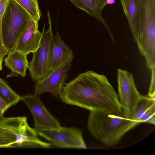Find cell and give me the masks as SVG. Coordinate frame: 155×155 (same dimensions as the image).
<instances>
[{
  "label": "cell",
  "instance_id": "obj_21",
  "mask_svg": "<svg viewBox=\"0 0 155 155\" xmlns=\"http://www.w3.org/2000/svg\"><path fill=\"white\" fill-rule=\"evenodd\" d=\"M11 106L0 97V116H3L4 112Z\"/></svg>",
  "mask_w": 155,
  "mask_h": 155
},
{
  "label": "cell",
  "instance_id": "obj_17",
  "mask_svg": "<svg viewBox=\"0 0 155 155\" xmlns=\"http://www.w3.org/2000/svg\"><path fill=\"white\" fill-rule=\"evenodd\" d=\"M0 97L11 107L20 101L21 97L14 91L4 80L0 77Z\"/></svg>",
  "mask_w": 155,
  "mask_h": 155
},
{
  "label": "cell",
  "instance_id": "obj_2",
  "mask_svg": "<svg viewBox=\"0 0 155 155\" xmlns=\"http://www.w3.org/2000/svg\"><path fill=\"white\" fill-rule=\"evenodd\" d=\"M140 124L120 110L90 111L87 127L90 133L107 147L117 144L128 131Z\"/></svg>",
  "mask_w": 155,
  "mask_h": 155
},
{
  "label": "cell",
  "instance_id": "obj_5",
  "mask_svg": "<svg viewBox=\"0 0 155 155\" xmlns=\"http://www.w3.org/2000/svg\"><path fill=\"white\" fill-rule=\"evenodd\" d=\"M49 25L48 28L44 30V26L41 39L38 48L33 53L28 68L32 79L36 82L41 80L49 74L51 48L53 36L51 28V21L49 11L47 12Z\"/></svg>",
  "mask_w": 155,
  "mask_h": 155
},
{
  "label": "cell",
  "instance_id": "obj_8",
  "mask_svg": "<svg viewBox=\"0 0 155 155\" xmlns=\"http://www.w3.org/2000/svg\"><path fill=\"white\" fill-rule=\"evenodd\" d=\"M140 25L137 42L141 46L155 44V0H139Z\"/></svg>",
  "mask_w": 155,
  "mask_h": 155
},
{
  "label": "cell",
  "instance_id": "obj_12",
  "mask_svg": "<svg viewBox=\"0 0 155 155\" xmlns=\"http://www.w3.org/2000/svg\"><path fill=\"white\" fill-rule=\"evenodd\" d=\"M74 58L72 50L61 39L57 32L55 35H53L52 41L49 65L50 71L70 64Z\"/></svg>",
  "mask_w": 155,
  "mask_h": 155
},
{
  "label": "cell",
  "instance_id": "obj_23",
  "mask_svg": "<svg viewBox=\"0 0 155 155\" xmlns=\"http://www.w3.org/2000/svg\"><path fill=\"white\" fill-rule=\"evenodd\" d=\"M116 0H107L106 1L107 5H111L116 3Z\"/></svg>",
  "mask_w": 155,
  "mask_h": 155
},
{
  "label": "cell",
  "instance_id": "obj_19",
  "mask_svg": "<svg viewBox=\"0 0 155 155\" xmlns=\"http://www.w3.org/2000/svg\"><path fill=\"white\" fill-rule=\"evenodd\" d=\"M8 0H0V58L2 62L4 57L8 53L4 45L2 35V21Z\"/></svg>",
  "mask_w": 155,
  "mask_h": 155
},
{
  "label": "cell",
  "instance_id": "obj_10",
  "mask_svg": "<svg viewBox=\"0 0 155 155\" xmlns=\"http://www.w3.org/2000/svg\"><path fill=\"white\" fill-rule=\"evenodd\" d=\"M71 65L68 64L51 71L42 79L36 82L34 94L38 97L45 92L59 97Z\"/></svg>",
  "mask_w": 155,
  "mask_h": 155
},
{
  "label": "cell",
  "instance_id": "obj_3",
  "mask_svg": "<svg viewBox=\"0 0 155 155\" xmlns=\"http://www.w3.org/2000/svg\"><path fill=\"white\" fill-rule=\"evenodd\" d=\"M41 142L26 117L0 116V148L37 147Z\"/></svg>",
  "mask_w": 155,
  "mask_h": 155
},
{
  "label": "cell",
  "instance_id": "obj_20",
  "mask_svg": "<svg viewBox=\"0 0 155 155\" xmlns=\"http://www.w3.org/2000/svg\"><path fill=\"white\" fill-rule=\"evenodd\" d=\"M155 68H154L151 70V79L148 93V96L151 97H155Z\"/></svg>",
  "mask_w": 155,
  "mask_h": 155
},
{
  "label": "cell",
  "instance_id": "obj_22",
  "mask_svg": "<svg viewBox=\"0 0 155 155\" xmlns=\"http://www.w3.org/2000/svg\"><path fill=\"white\" fill-rule=\"evenodd\" d=\"M107 0H95L99 8L102 11L107 5Z\"/></svg>",
  "mask_w": 155,
  "mask_h": 155
},
{
  "label": "cell",
  "instance_id": "obj_15",
  "mask_svg": "<svg viewBox=\"0 0 155 155\" xmlns=\"http://www.w3.org/2000/svg\"><path fill=\"white\" fill-rule=\"evenodd\" d=\"M134 41L137 43L140 25L139 0H120Z\"/></svg>",
  "mask_w": 155,
  "mask_h": 155
},
{
  "label": "cell",
  "instance_id": "obj_6",
  "mask_svg": "<svg viewBox=\"0 0 155 155\" xmlns=\"http://www.w3.org/2000/svg\"><path fill=\"white\" fill-rule=\"evenodd\" d=\"M38 135L59 147L86 149L82 130L74 127H61L59 129L34 128Z\"/></svg>",
  "mask_w": 155,
  "mask_h": 155
},
{
  "label": "cell",
  "instance_id": "obj_9",
  "mask_svg": "<svg viewBox=\"0 0 155 155\" xmlns=\"http://www.w3.org/2000/svg\"><path fill=\"white\" fill-rule=\"evenodd\" d=\"M31 112L35 129H59L61 126L58 120L48 111L38 97L34 94L21 97Z\"/></svg>",
  "mask_w": 155,
  "mask_h": 155
},
{
  "label": "cell",
  "instance_id": "obj_4",
  "mask_svg": "<svg viewBox=\"0 0 155 155\" xmlns=\"http://www.w3.org/2000/svg\"><path fill=\"white\" fill-rule=\"evenodd\" d=\"M31 17L14 0H8L2 21V35L8 53L14 49L21 34L27 27Z\"/></svg>",
  "mask_w": 155,
  "mask_h": 155
},
{
  "label": "cell",
  "instance_id": "obj_7",
  "mask_svg": "<svg viewBox=\"0 0 155 155\" xmlns=\"http://www.w3.org/2000/svg\"><path fill=\"white\" fill-rule=\"evenodd\" d=\"M118 98L127 117L132 119L135 107L142 96L136 86L133 74L125 70H117Z\"/></svg>",
  "mask_w": 155,
  "mask_h": 155
},
{
  "label": "cell",
  "instance_id": "obj_14",
  "mask_svg": "<svg viewBox=\"0 0 155 155\" xmlns=\"http://www.w3.org/2000/svg\"><path fill=\"white\" fill-rule=\"evenodd\" d=\"M7 54L5 59V64L11 70V72L7 77L9 78L19 75L25 77L26 70L29 66L27 55L14 50L9 52Z\"/></svg>",
  "mask_w": 155,
  "mask_h": 155
},
{
  "label": "cell",
  "instance_id": "obj_11",
  "mask_svg": "<svg viewBox=\"0 0 155 155\" xmlns=\"http://www.w3.org/2000/svg\"><path fill=\"white\" fill-rule=\"evenodd\" d=\"M38 22L31 17L27 27L18 39L14 50L27 55L37 50L42 36L38 30Z\"/></svg>",
  "mask_w": 155,
  "mask_h": 155
},
{
  "label": "cell",
  "instance_id": "obj_25",
  "mask_svg": "<svg viewBox=\"0 0 155 155\" xmlns=\"http://www.w3.org/2000/svg\"><path fill=\"white\" fill-rule=\"evenodd\" d=\"M34 0L36 2H38V0Z\"/></svg>",
  "mask_w": 155,
  "mask_h": 155
},
{
  "label": "cell",
  "instance_id": "obj_1",
  "mask_svg": "<svg viewBox=\"0 0 155 155\" xmlns=\"http://www.w3.org/2000/svg\"><path fill=\"white\" fill-rule=\"evenodd\" d=\"M59 97L65 103L90 111L122 110L118 95L107 77L91 71L65 84Z\"/></svg>",
  "mask_w": 155,
  "mask_h": 155
},
{
  "label": "cell",
  "instance_id": "obj_24",
  "mask_svg": "<svg viewBox=\"0 0 155 155\" xmlns=\"http://www.w3.org/2000/svg\"><path fill=\"white\" fill-rule=\"evenodd\" d=\"M2 62L1 61L0 58V71H1L2 69Z\"/></svg>",
  "mask_w": 155,
  "mask_h": 155
},
{
  "label": "cell",
  "instance_id": "obj_16",
  "mask_svg": "<svg viewBox=\"0 0 155 155\" xmlns=\"http://www.w3.org/2000/svg\"><path fill=\"white\" fill-rule=\"evenodd\" d=\"M76 7L82 10L101 22L107 29L112 41L115 40L110 28L105 20L95 0H70Z\"/></svg>",
  "mask_w": 155,
  "mask_h": 155
},
{
  "label": "cell",
  "instance_id": "obj_18",
  "mask_svg": "<svg viewBox=\"0 0 155 155\" xmlns=\"http://www.w3.org/2000/svg\"><path fill=\"white\" fill-rule=\"evenodd\" d=\"M25 9L34 21L38 22L41 13L38 2L34 0H14Z\"/></svg>",
  "mask_w": 155,
  "mask_h": 155
},
{
  "label": "cell",
  "instance_id": "obj_13",
  "mask_svg": "<svg viewBox=\"0 0 155 155\" xmlns=\"http://www.w3.org/2000/svg\"><path fill=\"white\" fill-rule=\"evenodd\" d=\"M132 119L140 124L142 122L155 124V97L143 96L135 107Z\"/></svg>",
  "mask_w": 155,
  "mask_h": 155
}]
</instances>
